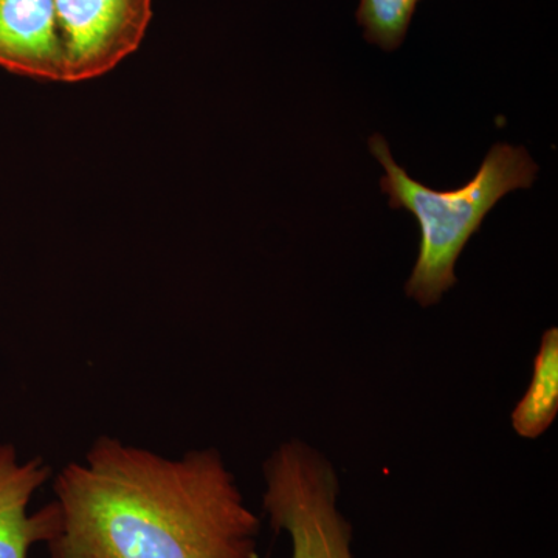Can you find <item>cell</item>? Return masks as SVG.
Instances as JSON below:
<instances>
[{"label":"cell","instance_id":"obj_7","mask_svg":"<svg viewBox=\"0 0 558 558\" xmlns=\"http://www.w3.org/2000/svg\"><path fill=\"white\" fill-rule=\"evenodd\" d=\"M558 414V329L545 330L534 359L531 384L517 403L510 422L520 438H542Z\"/></svg>","mask_w":558,"mask_h":558},{"label":"cell","instance_id":"obj_4","mask_svg":"<svg viewBox=\"0 0 558 558\" xmlns=\"http://www.w3.org/2000/svg\"><path fill=\"white\" fill-rule=\"evenodd\" d=\"M64 83L100 78L137 51L153 20V0H54Z\"/></svg>","mask_w":558,"mask_h":558},{"label":"cell","instance_id":"obj_6","mask_svg":"<svg viewBox=\"0 0 558 558\" xmlns=\"http://www.w3.org/2000/svg\"><path fill=\"white\" fill-rule=\"evenodd\" d=\"M0 68L64 83V44L54 0H0Z\"/></svg>","mask_w":558,"mask_h":558},{"label":"cell","instance_id":"obj_1","mask_svg":"<svg viewBox=\"0 0 558 558\" xmlns=\"http://www.w3.org/2000/svg\"><path fill=\"white\" fill-rule=\"evenodd\" d=\"M51 481L49 558H260V519L215 447L165 457L101 435Z\"/></svg>","mask_w":558,"mask_h":558},{"label":"cell","instance_id":"obj_5","mask_svg":"<svg viewBox=\"0 0 558 558\" xmlns=\"http://www.w3.org/2000/svg\"><path fill=\"white\" fill-rule=\"evenodd\" d=\"M53 478L44 458L21 459L13 444H0V558H28L33 546L57 534L53 501L28 513L33 497Z\"/></svg>","mask_w":558,"mask_h":558},{"label":"cell","instance_id":"obj_8","mask_svg":"<svg viewBox=\"0 0 558 558\" xmlns=\"http://www.w3.org/2000/svg\"><path fill=\"white\" fill-rule=\"evenodd\" d=\"M422 0H360L355 20L365 31V39L385 51L402 46L414 11Z\"/></svg>","mask_w":558,"mask_h":558},{"label":"cell","instance_id":"obj_3","mask_svg":"<svg viewBox=\"0 0 558 558\" xmlns=\"http://www.w3.org/2000/svg\"><path fill=\"white\" fill-rule=\"evenodd\" d=\"M263 509L275 532L289 535L290 558H354L352 526L339 508L332 459L306 440L279 444L263 462Z\"/></svg>","mask_w":558,"mask_h":558},{"label":"cell","instance_id":"obj_2","mask_svg":"<svg viewBox=\"0 0 558 558\" xmlns=\"http://www.w3.org/2000/svg\"><path fill=\"white\" fill-rule=\"evenodd\" d=\"M368 145L384 167L380 190L389 197V207L407 209L421 227L416 264L405 282L407 296L422 307L438 304L457 284L459 256L490 209L510 191L531 189L537 163L526 149L497 143L469 183L459 190L436 191L396 163L384 135H373Z\"/></svg>","mask_w":558,"mask_h":558}]
</instances>
